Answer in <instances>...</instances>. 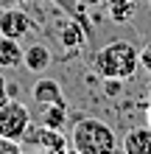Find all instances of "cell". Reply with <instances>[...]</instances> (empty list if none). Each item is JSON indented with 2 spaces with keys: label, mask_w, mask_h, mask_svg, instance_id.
Returning a JSON list of instances; mask_svg holds the SVG:
<instances>
[{
  "label": "cell",
  "mask_w": 151,
  "mask_h": 154,
  "mask_svg": "<svg viewBox=\"0 0 151 154\" xmlns=\"http://www.w3.org/2000/svg\"><path fill=\"white\" fill-rule=\"evenodd\" d=\"M101 79H120L126 81L140 70V51L129 39H112L95 53L92 59Z\"/></svg>",
  "instance_id": "obj_1"
},
{
  "label": "cell",
  "mask_w": 151,
  "mask_h": 154,
  "mask_svg": "<svg viewBox=\"0 0 151 154\" xmlns=\"http://www.w3.org/2000/svg\"><path fill=\"white\" fill-rule=\"evenodd\" d=\"M70 149L76 154H112L118 149V137L101 118H78L70 129Z\"/></svg>",
  "instance_id": "obj_2"
},
{
  "label": "cell",
  "mask_w": 151,
  "mask_h": 154,
  "mask_svg": "<svg viewBox=\"0 0 151 154\" xmlns=\"http://www.w3.org/2000/svg\"><path fill=\"white\" fill-rule=\"evenodd\" d=\"M23 151H48V154H65L70 149V140L62 134V129H50L45 123H28L25 134L20 137Z\"/></svg>",
  "instance_id": "obj_3"
},
{
  "label": "cell",
  "mask_w": 151,
  "mask_h": 154,
  "mask_svg": "<svg viewBox=\"0 0 151 154\" xmlns=\"http://www.w3.org/2000/svg\"><path fill=\"white\" fill-rule=\"evenodd\" d=\"M28 123H31V112L25 104H20L17 98H8L6 104H0V134L3 137H11L20 143Z\"/></svg>",
  "instance_id": "obj_4"
},
{
  "label": "cell",
  "mask_w": 151,
  "mask_h": 154,
  "mask_svg": "<svg viewBox=\"0 0 151 154\" xmlns=\"http://www.w3.org/2000/svg\"><path fill=\"white\" fill-rule=\"evenodd\" d=\"M31 31V17L23 6L14 8H3L0 11V37H11V39H23Z\"/></svg>",
  "instance_id": "obj_5"
},
{
  "label": "cell",
  "mask_w": 151,
  "mask_h": 154,
  "mask_svg": "<svg viewBox=\"0 0 151 154\" xmlns=\"http://www.w3.org/2000/svg\"><path fill=\"white\" fill-rule=\"evenodd\" d=\"M87 28L81 23L76 20V17H62V25H59V42H62V48H67V51H78L81 45L87 42Z\"/></svg>",
  "instance_id": "obj_6"
},
{
  "label": "cell",
  "mask_w": 151,
  "mask_h": 154,
  "mask_svg": "<svg viewBox=\"0 0 151 154\" xmlns=\"http://www.w3.org/2000/svg\"><path fill=\"white\" fill-rule=\"evenodd\" d=\"M23 67H28L31 73H42V70H48L50 67V51H48V45L34 42L31 48H25L23 51Z\"/></svg>",
  "instance_id": "obj_7"
},
{
  "label": "cell",
  "mask_w": 151,
  "mask_h": 154,
  "mask_svg": "<svg viewBox=\"0 0 151 154\" xmlns=\"http://www.w3.org/2000/svg\"><path fill=\"white\" fill-rule=\"evenodd\" d=\"M123 151L126 154H151V126H137V129L126 132Z\"/></svg>",
  "instance_id": "obj_8"
},
{
  "label": "cell",
  "mask_w": 151,
  "mask_h": 154,
  "mask_svg": "<svg viewBox=\"0 0 151 154\" xmlns=\"http://www.w3.org/2000/svg\"><path fill=\"white\" fill-rule=\"evenodd\" d=\"M39 123L50 129H65L67 123V101H53V104H39Z\"/></svg>",
  "instance_id": "obj_9"
},
{
  "label": "cell",
  "mask_w": 151,
  "mask_h": 154,
  "mask_svg": "<svg viewBox=\"0 0 151 154\" xmlns=\"http://www.w3.org/2000/svg\"><path fill=\"white\" fill-rule=\"evenodd\" d=\"M31 98L37 104H53V101H62L65 93H62V84L56 79H37V84L31 87Z\"/></svg>",
  "instance_id": "obj_10"
},
{
  "label": "cell",
  "mask_w": 151,
  "mask_h": 154,
  "mask_svg": "<svg viewBox=\"0 0 151 154\" xmlns=\"http://www.w3.org/2000/svg\"><path fill=\"white\" fill-rule=\"evenodd\" d=\"M20 65H23V48H20V39L0 37V67L11 70V67H20Z\"/></svg>",
  "instance_id": "obj_11"
},
{
  "label": "cell",
  "mask_w": 151,
  "mask_h": 154,
  "mask_svg": "<svg viewBox=\"0 0 151 154\" xmlns=\"http://www.w3.org/2000/svg\"><path fill=\"white\" fill-rule=\"evenodd\" d=\"M106 8H109V17L115 23H129L134 17V3L131 0H104Z\"/></svg>",
  "instance_id": "obj_12"
},
{
  "label": "cell",
  "mask_w": 151,
  "mask_h": 154,
  "mask_svg": "<svg viewBox=\"0 0 151 154\" xmlns=\"http://www.w3.org/2000/svg\"><path fill=\"white\" fill-rule=\"evenodd\" d=\"M56 3H59L62 8H65V11H67L70 17H76V20H78V23H81L84 28H87V34H92V28H90V23H87V17H84V8L78 6L76 0H56Z\"/></svg>",
  "instance_id": "obj_13"
},
{
  "label": "cell",
  "mask_w": 151,
  "mask_h": 154,
  "mask_svg": "<svg viewBox=\"0 0 151 154\" xmlns=\"http://www.w3.org/2000/svg\"><path fill=\"white\" fill-rule=\"evenodd\" d=\"M14 93H17V84L6 81V76L0 73V104H6L8 98H14Z\"/></svg>",
  "instance_id": "obj_14"
},
{
  "label": "cell",
  "mask_w": 151,
  "mask_h": 154,
  "mask_svg": "<svg viewBox=\"0 0 151 154\" xmlns=\"http://www.w3.org/2000/svg\"><path fill=\"white\" fill-rule=\"evenodd\" d=\"M23 151V146L17 140H11V137H3L0 134V154H20Z\"/></svg>",
  "instance_id": "obj_15"
},
{
  "label": "cell",
  "mask_w": 151,
  "mask_h": 154,
  "mask_svg": "<svg viewBox=\"0 0 151 154\" xmlns=\"http://www.w3.org/2000/svg\"><path fill=\"white\" fill-rule=\"evenodd\" d=\"M140 67H143L146 73H151V42L140 51Z\"/></svg>",
  "instance_id": "obj_16"
},
{
  "label": "cell",
  "mask_w": 151,
  "mask_h": 154,
  "mask_svg": "<svg viewBox=\"0 0 151 154\" xmlns=\"http://www.w3.org/2000/svg\"><path fill=\"white\" fill-rule=\"evenodd\" d=\"M81 8H92V6H98V3H104V0H76Z\"/></svg>",
  "instance_id": "obj_17"
},
{
  "label": "cell",
  "mask_w": 151,
  "mask_h": 154,
  "mask_svg": "<svg viewBox=\"0 0 151 154\" xmlns=\"http://www.w3.org/2000/svg\"><path fill=\"white\" fill-rule=\"evenodd\" d=\"M39 0H17V6H23V8H28V6H37Z\"/></svg>",
  "instance_id": "obj_18"
},
{
  "label": "cell",
  "mask_w": 151,
  "mask_h": 154,
  "mask_svg": "<svg viewBox=\"0 0 151 154\" xmlns=\"http://www.w3.org/2000/svg\"><path fill=\"white\" fill-rule=\"evenodd\" d=\"M146 112H148V126H151V95H148V109Z\"/></svg>",
  "instance_id": "obj_19"
}]
</instances>
